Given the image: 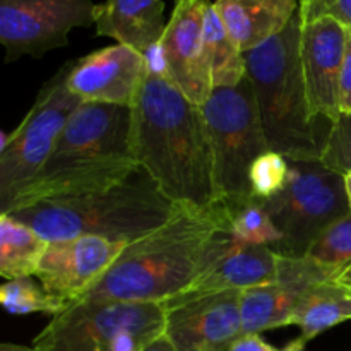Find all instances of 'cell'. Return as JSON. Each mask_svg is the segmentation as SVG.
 I'll return each instance as SVG.
<instances>
[{"mask_svg":"<svg viewBox=\"0 0 351 351\" xmlns=\"http://www.w3.org/2000/svg\"><path fill=\"white\" fill-rule=\"evenodd\" d=\"M228 211L230 232L235 242L273 247L281 240V232L259 199H250L235 208H228Z\"/></svg>","mask_w":351,"mask_h":351,"instance_id":"cb8c5ba5","label":"cell"},{"mask_svg":"<svg viewBox=\"0 0 351 351\" xmlns=\"http://www.w3.org/2000/svg\"><path fill=\"white\" fill-rule=\"evenodd\" d=\"M290 177V160L276 151H266L250 168L252 199L267 201L280 194Z\"/></svg>","mask_w":351,"mask_h":351,"instance_id":"484cf974","label":"cell"},{"mask_svg":"<svg viewBox=\"0 0 351 351\" xmlns=\"http://www.w3.org/2000/svg\"><path fill=\"white\" fill-rule=\"evenodd\" d=\"M346 321H351V288L336 281H317L300 295L293 326L302 329L298 339L307 345L315 336Z\"/></svg>","mask_w":351,"mask_h":351,"instance_id":"ffe728a7","label":"cell"},{"mask_svg":"<svg viewBox=\"0 0 351 351\" xmlns=\"http://www.w3.org/2000/svg\"><path fill=\"white\" fill-rule=\"evenodd\" d=\"M146 71L147 62L143 53L117 43L74 60L67 88L82 103L132 108Z\"/></svg>","mask_w":351,"mask_h":351,"instance_id":"9a60e30c","label":"cell"},{"mask_svg":"<svg viewBox=\"0 0 351 351\" xmlns=\"http://www.w3.org/2000/svg\"><path fill=\"white\" fill-rule=\"evenodd\" d=\"M321 280L315 263L307 257L280 256L278 280L240 291L242 335H261L271 329L293 326L298 300L305 288Z\"/></svg>","mask_w":351,"mask_h":351,"instance_id":"2e32d148","label":"cell"},{"mask_svg":"<svg viewBox=\"0 0 351 351\" xmlns=\"http://www.w3.org/2000/svg\"><path fill=\"white\" fill-rule=\"evenodd\" d=\"M208 125L218 199L235 208L252 199L250 168L269 149L252 82L243 77L233 88H215L201 106Z\"/></svg>","mask_w":351,"mask_h":351,"instance_id":"52a82bcc","label":"cell"},{"mask_svg":"<svg viewBox=\"0 0 351 351\" xmlns=\"http://www.w3.org/2000/svg\"><path fill=\"white\" fill-rule=\"evenodd\" d=\"M298 14L302 23L331 17L351 31V0H302Z\"/></svg>","mask_w":351,"mask_h":351,"instance_id":"83f0119b","label":"cell"},{"mask_svg":"<svg viewBox=\"0 0 351 351\" xmlns=\"http://www.w3.org/2000/svg\"><path fill=\"white\" fill-rule=\"evenodd\" d=\"M281 232L271 249L281 257L307 256L315 240L350 215L345 177L321 161H290V177L280 194L261 201Z\"/></svg>","mask_w":351,"mask_h":351,"instance_id":"ba28073f","label":"cell"},{"mask_svg":"<svg viewBox=\"0 0 351 351\" xmlns=\"http://www.w3.org/2000/svg\"><path fill=\"white\" fill-rule=\"evenodd\" d=\"M322 271L324 281H335L351 266V213L332 223L314 242L307 256Z\"/></svg>","mask_w":351,"mask_h":351,"instance_id":"603a6c76","label":"cell"},{"mask_svg":"<svg viewBox=\"0 0 351 351\" xmlns=\"http://www.w3.org/2000/svg\"><path fill=\"white\" fill-rule=\"evenodd\" d=\"M48 242L31 226L0 215V276L7 281L36 276Z\"/></svg>","mask_w":351,"mask_h":351,"instance_id":"44dd1931","label":"cell"},{"mask_svg":"<svg viewBox=\"0 0 351 351\" xmlns=\"http://www.w3.org/2000/svg\"><path fill=\"white\" fill-rule=\"evenodd\" d=\"M335 281L336 283H341V285H345V287L351 288V266L346 271H343V273L339 274Z\"/></svg>","mask_w":351,"mask_h":351,"instance_id":"d6a6232c","label":"cell"},{"mask_svg":"<svg viewBox=\"0 0 351 351\" xmlns=\"http://www.w3.org/2000/svg\"><path fill=\"white\" fill-rule=\"evenodd\" d=\"M74 60L65 62L38 93L23 122L10 134H2L0 146V213L36 180L47 165L55 143L72 113L82 105L67 88Z\"/></svg>","mask_w":351,"mask_h":351,"instance_id":"9c48e42d","label":"cell"},{"mask_svg":"<svg viewBox=\"0 0 351 351\" xmlns=\"http://www.w3.org/2000/svg\"><path fill=\"white\" fill-rule=\"evenodd\" d=\"M177 209L149 173L137 167L112 184L48 197L3 215L26 223L47 242L93 235L129 245L165 225Z\"/></svg>","mask_w":351,"mask_h":351,"instance_id":"3957f363","label":"cell"},{"mask_svg":"<svg viewBox=\"0 0 351 351\" xmlns=\"http://www.w3.org/2000/svg\"><path fill=\"white\" fill-rule=\"evenodd\" d=\"M226 351H276V348L267 345L261 335H240Z\"/></svg>","mask_w":351,"mask_h":351,"instance_id":"f546056e","label":"cell"},{"mask_svg":"<svg viewBox=\"0 0 351 351\" xmlns=\"http://www.w3.org/2000/svg\"><path fill=\"white\" fill-rule=\"evenodd\" d=\"M0 302L10 315H27L34 312L57 315L67 308L65 302L48 293L43 287H38L31 278H19L2 285Z\"/></svg>","mask_w":351,"mask_h":351,"instance_id":"d4e9b609","label":"cell"},{"mask_svg":"<svg viewBox=\"0 0 351 351\" xmlns=\"http://www.w3.org/2000/svg\"><path fill=\"white\" fill-rule=\"evenodd\" d=\"M144 351H177V350H175V346L171 345L170 339H168L167 336H165V332H163L160 338L154 339V341L151 343V345L147 346V348Z\"/></svg>","mask_w":351,"mask_h":351,"instance_id":"4dcf8cb0","label":"cell"},{"mask_svg":"<svg viewBox=\"0 0 351 351\" xmlns=\"http://www.w3.org/2000/svg\"><path fill=\"white\" fill-rule=\"evenodd\" d=\"M348 27L331 17L302 23L300 58L311 117L331 129L341 117L339 79L348 43Z\"/></svg>","mask_w":351,"mask_h":351,"instance_id":"4fadbf2b","label":"cell"},{"mask_svg":"<svg viewBox=\"0 0 351 351\" xmlns=\"http://www.w3.org/2000/svg\"><path fill=\"white\" fill-rule=\"evenodd\" d=\"M232 243L223 202L206 209L178 206L165 225L125 245L84 298L163 304L187 290Z\"/></svg>","mask_w":351,"mask_h":351,"instance_id":"7a4b0ae2","label":"cell"},{"mask_svg":"<svg viewBox=\"0 0 351 351\" xmlns=\"http://www.w3.org/2000/svg\"><path fill=\"white\" fill-rule=\"evenodd\" d=\"M95 26L98 36L147 55L160 45L165 23L163 0H105L96 3Z\"/></svg>","mask_w":351,"mask_h":351,"instance_id":"ac0fdd59","label":"cell"},{"mask_svg":"<svg viewBox=\"0 0 351 351\" xmlns=\"http://www.w3.org/2000/svg\"><path fill=\"white\" fill-rule=\"evenodd\" d=\"M208 3L209 0H175L160 41L165 74L197 106H204L215 89L204 45Z\"/></svg>","mask_w":351,"mask_h":351,"instance_id":"7c38bea8","label":"cell"},{"mask_svg":"<svg viewBox=\"0 0 351 351\" xmlns=\"http://www.w3.org/2000/svg\"><path fill=\"white\" fill-rule=\"evenodd\" d=\"M137 167L132 151V108L82 103L58 136L41 173L5 213L48 197L81 194L112 184Z\"/></svg>","mask_w":351,"mask_h":351,"instance_id":"277c9868","label":"cell"},{"mask_svg":"<svg viewBox=\"0 0 351 351\" xmlns=\"http://www.w3.org/2000/svg\"><path fill=\"white\" fill-rule=\"evenodd\" d=\"M300 2H302V0H300Z\"/></svg>","mask_w":351,"mask_h":351,"instance_id":"d590c367","label":"cell"},{"mask_svg":"<svg viewBox=\"0 0 351 351\" xmlns=\"http://www.w3.org/2000/svg\"><path fill=\"white\" fill-rule=\"evenodd\" d=\"M144 57L147 71L132 106L134 158L173 204L216 206L221 201L202 108L167 77L160 45Z\"/></svg>","mask_w":351,"mask_h":351,"instance_id":"6da1fadb","label":"cell"},{"mask_svg":"<svg viewBox=\"0 0 351 351\" xmlns=\"http://www.w3.org/2000/svg\"><path fill=\"white\" fill-rule=\"evenodd\" d=\"M165 332L160 302L81 298L34 338L36 351H144Z\"/></svg>","mask_w":351,"mask_h":351,"instance_id":"8992f818","label":"cell"},{"mask_svg":"<svg viewBox=\"0 0 351 351\" xmlns=\"http://www.w3.org/2000/svg\"><path fill=\"white\" fill-rule=\"evenodd\" d=\"M305 348V343H302L300 339H295V341H291L290 345L285 346L283 350H276V351H304Z\"/></svg>","mask_w":351,"mask_h":351,"instance_id":"836d02e7","label":"cell"},{"mask_svg":"<svg viewBox=\"0 0 351 351\" xmlns=\"http://www.w3.org/2000/svg\"><path fill=\"white\" fill-rule=\"evenodd\" d=\"M213 5L237 47L247 53L288 26L300 0H215Z\"/></svg>","mask_w":351,"mask_h":351,"instance_id":"d6986e66","label":"cell"},{"mask_svg":"<svg viewBox=\"0 0 351 351\" xmlns=\"http://www.w3.org/2000/svg\"><path fill=\"white\" fill-rule=\"evenodd\" d=\"M165 336L177 351H226L242 335L240 291L163 302Z\"/></svg>","mask_w":351,"mask_h":351,"instance_id":"8fae6325","label":"cell"},{"mask_svg":"<svg viewBox=\"0 0 351 351\" xmlns=\"http://www.w3.org/2000/svg\"><path fill=\"white\" fill-rule=\"evenodd\" d=\"M0 351H36L31 346V348H27V346H21V345H12V343H2L0 345Z\"/></svg>","mask_w":351,"mask_h":351,"instance_id":"1f68e13d","label":"cell"},{"mask_svg":"<svg viewBox=\"0 0 351 351\" xmlns=\"http://www.w3.org/2000/svg\"><path fill=\"white\" fill-rule=\"evenodd\" d=\"M93 0H0V43L5 62L41 57L67 47L69 33L95 24Z\"/></svg>","mask_w":351,"mask_h":351,"instance_id":"30bf717a","label":"cell"},{"mask_svg":"<svg viewBox=\"0 0 351 351\" xmlns=\"http://www.w3.org/2000/svg\"><path fill=\"white\" fill-rule=\"evenodd\" d=\"M339 112L351 115V31L346 43L345 60H343L341 79H339Z\"/></svg>","mask_w":351,"mask_h":351,"instance_id":"f1b7e54d","label":"cell"},{"mask_svg":"<svg viewBox=\"0 0 351 351\" xmlns=\"http://www.w3.org/2000/svg\"><path fill=\"white\" fill-rule=\"evenodd\" d=\"M280 256L267 245H249L233 240L232 247L197 278L191 287L173 298H195L223 291H242L250 287L278 280Z\"/></svg>","mask_w":351,"mask_h":351,"instance_id":"e0dca14e","label":"cell"},{"mask_svg":"<svg viewBox=\"0 0 351 351\" xmlns=\"http://www.w3.org/2000/svg\"><path fill=\"white\" fill-rule=\"evenodd\" d=\"M123 249L125 243L93 235L48 242L36 278L48 293L69 305L101 281Z\"/></svg>","mask_w":351,"mask_h":351,"instance_id":"5bb4252c","label":"cell"},{"mask_svg":"<svg viewBox=\"0 0 351 351\" xmlns=\"http://www.w3.org/2000/svg\"><path fill=\"white\" fill-rule=\"evenodd\" d=\"M345 187H346V197H348V204L351 209V171L348 175H345Z\"/></svg>","mask_w":351,"mask_h":351,"instance_id":"e575fe53","label":"cell"},{"mask_svg":"<svg viewBox=\"0 0 351 351\" xmlns=\"http://www.w3.org/2000/svg\"><path fill=\"white\" fill-rule=\"evenodd\" d=\"M204 45L213 88H233L247 75L245 57L209 0L204 17Z\"/></svg>","mask_w":351,"mask_h":351,"instance_id":"7402d4cb","label":"cell"},{"mask_svg":"<svg viewBox=\"0 0 351 351\" xmlns=\"http://www.w3.org/2000/svg\"><path fill=\"white\" fill-rule=\"evenodd\" d=\"M300 36L302 17L297 12L280 34L243 53L245 72L269 149L290 161H319L331 129L311 117Z\"/></svg>","mask_w":351,"mask_h":351,"instance_id":"5b68a950","label":"cell"},{"mask_svg":"<svg viewBox=\"0 0 351 351\" xmlns=\"http://www.w3.org/2000/svg\"><path fill=\"white\" fill-rule=\"evenodd\" d=\"M321 161L326 168L339 175L351 171V115H341L329 130Z\"/></svg>","mask_w":351,"mask_h":351,"instance_id":"4316f807","label":"cell"}]
</instances>
